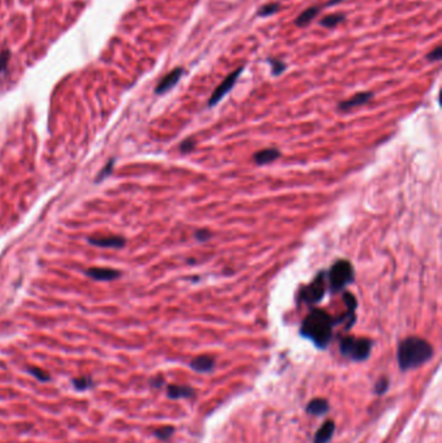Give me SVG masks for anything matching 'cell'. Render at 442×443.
Masks as SVG:
<instances>
[{
    "mask_svg": "<svg viewBox=\"0 0 442 443\" xmlns=\"http://www.w3.org/2000/svg\"><path fill=\"white\" fill-rule=\"evenodd\" d=\"M336 321L332 316L320 308H314L303 319L300 335L310 339L318 349H326L332 339Z\"/></svg>",
    "mask_w": 442,
    "mask_h": 443,
    "instance_id": "6da1fadb",
    "label": "cell"
},
{
    "mask_svg": "<svg viewBox=\"0 0 442 443\" xmlns=\"http://www.w3.org/2000/svg\"><path fill=\"white\" fill-rule=\"evenodd\" d=\"M433 356V347L424 338L411 336L401 341L397 350V362L400 370L406 371L415 370L429 362Z\"/></svg>",
    "mask_w": 442,
    "mask_h": 443,
    "instance_id": "7a4b0ae2",
    "label": "cell"
},
{
    "mask_svg": "<svg viewBox=\"0 0 442 443\" xmlns=\"http://www.w3.org/2000/svg\"><path fill=\"white\" fill-rule=\"evenodd\" d=\"M354 282V267L349 261L340 259L335 262L327 274V288L332 294L338 293Z\"/></svg>",
    "mask_w": 442,
    "mask_h": 443,
    "instance_id": "3957f363",
    "label": "cell"
},
{
    "mask_svg": "<svg viewBox=\"0 0 442 443\" xmlns=\"http://www.w3.org/2000/svg\"><path fill=\"white\" fill-rule=\"evenodd\" d=\"M372 350V341L365 337H353L346 336L340 341V353L345 358L353 362H365L367 360Z\"/></svg>",
    "mask_w": 442,
    "mask_h": 443,
    "instance_id": "277c9868",
    "label": "cell"
},
{
    "mask_svg": "<svg viewBox=\"0 0 442 443\" xmlns=\"http://www.w3.org/2000/svg\"><path fill=\"white\" fill-rule=\"evenodd\" d=\"M327 290V274L319 272L309 285L303 286L299 293V302L307 306L319 303L323 300Z\"/></svg>",
    "mask_w": 442,
    "mask_h": 443,
    "instance_id": "5b68a950",
    "label": "cell"
},
{
    "mask_svg": "<svg viewBox=\"0 0 442 443\" xmlns=\"http://www.w3.org/2000/svg\"><path fill=\"white\" fill-rule=\"evenodd\" d=\"M243 70H244L243 66H240L239 69L233 70L232 73L229 74V75L223 79V82H222L221 85L218 86L217 89H214V92L212 93V96H210V99H209V103H208V105H209L210 108L214 106V105H217L218 103H219V101H221L222 99H223V97H225L226 95L231 91V89H232V87L235 86V83H236L237 79H239V77H240V74Z\"/></svg>",
    "mask_w": 442,
    "mask_h": 443,
    "instance_id": "8992f818",
    "label": "cell"
},
{
    "mask_svg": "<svg viewBox=\"0 0 442 443\" xmlns=\"http://www.w3.org/2000/svg\"><path fill=\"white\" fill-rule=\"evenodd\" d=\"M183 75V69L182 68H177V69L171 70L170 73L165 75V77L161 79L157 87H156V93H159V95H162V93L167 92L169 89H171L174 87L177 83L179 82V79L182 78Z\"/></svg>",
    "mask_w": 442,
    "mask_h": 443,
    "instance_id": "52a82bcc",
    "label": "cell"
},
{
    "mask_svg": "<svg viewBox=\"0 0 442 443\" xmlns=\"http://www.w3.org/2000/svg\"><path fill=\"white\" fill-rule=\"evenodd\" d=\"M372 97V92H359L357 93V95H354L353 97L348 99V100L340 103V104H338V109L342 110V112H348L350 109H354L357 108V106H361V105L367 104Z\"/></svg>",
    "mask_w": 442,
    "mask_h": 443,
    "instance_id": "ba28073f",
    "label": "cell"
},
{
    "mask_svg": "<svg viewBox=\"0 0 442 443\" xmlns=\"http://www.w3.org/2000/svg\"><path fill=\"white\" fill-rule=\"evenodd\" d=\"M88 241L95 247H100V248H122L124 247V237H121V236H103V237H91L88 239Z\"/></svg>",
    "mask_w": 442,
    "mask_h": 443,
    "instance_id": "9c48e42d",
    "label": "cell"
},
{
    "mask_svg": "<svg viewBox=\"0 0 442 443\" xmlns=\"http://www.w3.org/2000/svg\"><path fill=\"white\" fill-rule=\"evenodd\" d=\"M214 359L212 356H208V355H200V356H196L194 359H192V362H191V368L198 373H209L212 371L214 370Z\"/></svg>",
    "mask_w": 442,
    "mask_h": 443,
    "instance_id": "30bf717a",
    "label": "cell"
},
{
    "mask_svg": "<svg viewBox=\"0 0 442 443\" xmlns=\"http://www.w3.org/2000/svg\"><path fill=\"white\" fill-rule=\"evenodd\" d=\"M86 274L88 275L89 278L96 279V280H100V282H109V280H113V279L120 278L121 272L120 271L112 270V268L93 267V268H89V270H87Z\"/></svg>",
    "mask_w": 442,
    "mask_h": 443,
    "instance_id": "8fae6325",
    "label": "cell"
},
{
    "mask_svg": "<svg viewBox=\"0 0 442 443\" xmlns=\"http://www.w3.org/2000/svg\"><path fill=\"white\" fill-rule=\"evenodd\" d=\"M280 154L282 153H280L279 149H276V148H267V149H262L260 152H257L253 156V159H254L257 165L264 166L275 162L280 157Z\"/></svg>",
    "mask_w": 442,
    "mask_h": 443,
    "instance_id": "7c38bea8",
    "label": "cell"
},
{
    "mask_svg": "<svg viewBox=\"0 0 442 443\" xmlns=\"http://www.w3.org/2000/svg\"><path fill=\"white\" fill-rule=\"evenodd\" d=\"M335 429H336V426H335L334 421H326V423L318 429V432L315 433L313 443H328L332 440V437H334Z\"/></svg>",
    "mask_w": 442,
    "mask_h": 443,
    "instance_id": "4fadbf2b",
    "label": "cell"
},
{
    "mask_svg": "<svg viewBox=\"0 0 442 443\" xmlns=\"http://www.w3.org/2000/svg\"><path fill=\"white\" fill-rule=\"evenodd\" d=\"M328 409H330V405L323 398H315V399L309 402L306 406V412L314 415V416H322V415L328 412Z\"/></svg>",
    "mask_w": 442,
    "mask_h": 443,
    "instance_id": "5bb4252c",
    "label": "cell"
},
{
    "mask_svg": "<svg viewBox=\"0 0 442 443\" xmlns=\"http://www.w3.org/2000/svg\"><path fill=\"white\" fill-rule=\"evenodd\" d=\"M194 394V390L191 386L186 385H170L167 388V397L170 399H182L191 398Z\"/></svg>",
    "mask_w": 442,
    "mask_h": 443,
    "instance_id": "9a60e30c",
    "label": "cell"
},
{
    "mask_svg": "<svg viewBox=\"0 0 442 443\" xmlns=\"http://www.w3.org/2000/svg\"><path fill=\"white\" fill-rule=\"evenodd\" d=\"M319 11H320V8L319 7H310L305 9V11L301 13V15L296 18V25L300 27H303L309 25V23L315 18V16L318 15Z\"/></svg>",
    "mask_w": 442,
    "mask_h": 443,
    "instance_id": "2e32d148",
    "label": "cell"
},
{
    "mask_svg": "<svg viewBox=\"0 0 442 443\" xmlns=\"http://www.w3.org/2000/svg\"><path fill=\"white\" fill-rule=\"evenodd\" d=\"M344 18H345V16L341 15V13H334V15L323 17L322 21H320V25L324 27H328V29H332V27H335L340 22H342Z\"/></svg>",
    "mask_w": 442,
    "mask_h": 443,
    "instance_id": "e0dca14e",
    "label": "cell"
},
{
    "mask_svg": "<svg viewBox=\"0 0 442 443\" xmlns=\"http://www.w3.org/2000/svg\"><path fill=\"white\" fill-rule=\"evenodd\" d=\"M71 382H73V386L78 390V391L88 390L93 386V381L89 377H87V376H83V377L79 378H74Z\"/></svg>",
    "mask_w": 442,
    "mask_h": 443,
    "instance_id": "ac0fdd59",
    "label": "cell"
},
{
    "mask_svg": "<svg viewBox=\"0 0 442 443\" xmlns=\"http://www.w3.org/2000/svg\"><path fill=\"white\" fill-rule=\"evenodd\" d=\"M27 372L30 374H33V376L40 382H47L51 380V376L47 373L46 371L40 370V368H36V367H30V368H27Z\"/></svg>",
    "mask_w": 442,
    "mask_h": 443,
    "instance_id": "d6986e66",
    "label": "cell"
},
{
    "mask_svg": "<svg viewBox=\"0 0 442 443\" xmlns=\"http://www.w3.org/2000/svg\"><path fill=\"white\" fill-rule=\"evenodd\" d=\"M279 8H280V5L278 3L266 4V5H264V7L260 8V11H258V16H261V17L271 16L279 11Z\"/></svg>",
    "mask_w": 442,
    "mask_h": 443,
    "instance_id": "ffe728a7",
    "label": "cell"
},
{
    "mask_svg": "<svg viewBox=\"0 0 442 443\" xmlns=\"http://www.w3.org/2000/svg\"><path fill=\"white\" fill-rule=\"evenodd\" d=\"M342 298H344V302H345L348 311L355 312V310H357V307H358L357 298H355V297H354L352 293H349V292H345Z\"/></svg>",
    "mask_w": 442,
    "mask_h": 443,
    "instance_id": "44dd1931",
    "label": "cell"
},
{
    "mask_svg": "<svg viewBox=\"0 0 442 443\" xmlns=\"http://www.w3.org/2000/svg\"><path fill=\"white\" fill-rule=\"evenodd\" d=\"M173 433H174V428L173 426H162V428L157 429L155 432V436L159 440H169L171 436H173Z\"/></svg>",
    "mask_w": 442,
    "mask_h": 443,
    "instance_id": "7402d4cb",
    "label": "cell"
},
{
    "mask_svg": "<svg viewBox=\"0 0 442 443\" xmlns=\"http://www.w3.org/2000/svg\"><path fill=\"white\" fill-rule=\"evenodd\" d=\"M268 62H270V65H271L272 74H274V75H280V74L285 70V68H287V65H285L284 62L279 61V60H268Z\"/></svg>",
    "mask_w": 442,
    "mask_h": 443,
    "instance_id": "603a6c76",
    "label": "cell"
},
{
    "mask_svg": "<svg viewBox=\"0 0 442 443\" xmlns=\"http://www.w3.org/2000/svg\"><path fill=\"white\" fill-rule=\"evenodd\" d=\"M388 389H389V380L387 377H383L376 382V386H375V393L379 394V395H381V394L387 393V390Z\"/></svg>",
    "mask_w": 442,
    "mask_h": 443,
    "instance_id": "cb8c5ba5",
    "label": "cell"
},
{
    "mask_svg": "<svg viewBox=\"0 0 442 443\" xmlns=\"http://www.w3.org/2000/svg\"><path fill=\"white\" fill-rule=\"evenodd\" d=\"M212 236H213L212 235V232L208 231V230H198V231L196 232L194 237H196V240H197L198 243H206L208 240L212 239Z\"/></svg>",
    "mask_w": 442,
    "mask_h": 443,
    "instance_id": "d4e9b609",
    "label": "cell"
},
{
    "mask_svg": "<svg viewBox=\"0 0 442 443\" xmlns=\"http://www.w3.org/2000/svg\"><path fill=\"white\" fill-rule=\"evenodd\" d=\"M9 58H11V52L8 50L1 51V53H0V71H4V70H5Z\"/></svg>",
    "mask_w": 442,
    "mask_h": 443,
    "instance_id": "484cf974",
    "label": "cell"
},
{
    "mask_svg": "<svg viewBox=\"0 0 442 443\" xmlns=\"http://www.w3.org/2000/svg\"><path fill=\"white\" fill-rule=\"evenodd\" d=\"M194 145H196V142L194 139H186L180 144V152L182 153H190L191 150H194Z\"/></svg>",
    "mask_w": 442,
    "mask_h": 443,
    "instance_id": "4316f807",
    "label": "cell"
},
{
    "mask_svg": "<svg viewBox=\"0 0 442 443\" xmlns=\"http://www.w3.org/2000/svg\"><path fill=\"white\" fill-rule=\"evenodd\" d=\"M441 57H442V48L441 47H436L435 50L432 51V52H429V53H428V56H427V58L428 60H429V61H440V60H441Z\"/></svg>",
    "mask_w": 442,
    "mask_h": 443,
    "instance_id": "83f0119b",
    "label": "cell"
},
{
    "mask_svg": "<svg viewBox=\"0 0 442 443\" xmlns=\"http://www.w3.org/2000/svg\"><path fill=\"white\" fill-rule=\"evenodd\" d=\"M112 166H113V161H110V162H109V165L106 166V169H104V171H103V173H101L100 175H99V180H100L101 177H106V175H108V174L110 173V171H112Z\"/></svg>",
    "mask_w": 442,
    "mask_h": 443,
    "instance_id": "f1b7e54d",
    "label": "cell"
},
{
    "mask_svg": "<svg viewBox=\"0 0 442 443\" xmlns=\"http://www.w3.org/2000/svg\"><path fill=\"white\" fill-rule=\"evenodd\" d=\"M342 0H330V1H328V3L326 4L327 7H330V5H335V4H337V3H341Z\"/></svg>",
    "mask_w": 442,
    "mask_h": 443,
    "instance_id": "f546056e",
    "label": "cell"
}]
</instances>
